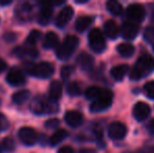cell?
Returning <instances> with one entry per match:
<instances>
[{"mask_svg": "<svg viewBox=\"0 0 154 153\" xmlns=\"http://www.w3.org/2000/svg\"><path fill=\"white\" fill-rule=\"evenodd\" d=\"M40 37H41V32L38 31V29H34V31H32L29 33V37L26 39L25 45L26 46H36L37 41L40 39Z\"/></svg>", "mask_w": 154, "mask_h": 153, "instance_id": "4316f807", "label": "cell"}, {"mask_svg": "<svg viewBox=\"0 0 154 153\" xmlns=\"http://www.w3.org/2000/svg\"><path fill=\"white\" fill-rule=\"evenodd\" d=\"M4 39H6L8 42H12V41H14L15 39H16V35L13 34V33H8V34L5 33V35H4Z\"/></svg>", "mask_w": 154, "mask_h": 153, "instance_id": "8d00e7d4", "label": "cell"}, {"mask_svg": "<svg viewBox=\"0 0 154 153\" xmlns=\"http://www.w3.org/2000/svg\"><path fill=\"white\" fill-rule=\"evenodd\" d=\"M112 99H113V94L110 90L104 89V92L100 98L94 100L90 105V110L92 112H99V111H103L110 107L112 104Z\"/></svg>", "mask_w": 154, "mask_h": 153, "instance_id": "5b68a950", "label": "cell"}, {"mask_svg": "<svg viewBox=\"0 0 154 153\" xmlns=\"http://www.w3.org/2000/svg\"><path fill=\"white\" fill-rule=\"evenodd\" d=\"M12 3V0H0V5H8Z\"/></svg>", "mask_w": 154, "mask_h": 153, "instance_id": "ab89813d", "label": "cell"}, {"mask_svg": "<svg viewBox=\"0 0 154 153\" xmlns=\"http://www.w3.org/2000/svg\"><path fill=\"white\" fill-rule=\"evenodd\" d=\"M59 44V37L55 32H47L43 40V46L45 48H55Z\"/></svg>", "mask_w": 154, "mask_h": 153, "instance_id": "d6986e66", "label": "cell"}, {"mask_svg": "<svg viewBox=\"0 0 154 153\" xmlns=\"http://www.w3.org/2000/svg\"><path fill=\"white\" fill-rule=\"evenodd\" d=\"M36 65H37V64L34 63V62H32V61L25 62V64H24V69H25V72H26L27 74L32 75V76H34L35 69H36Z\"/></svg>", "mask_w": 154, "mask_h": 153, "instance_id": "d6a6232c", "label": "cell"}, {"mask_svg": "<svg viewBox=\"0 0 154 153\" xmlns=\"http://www.w3.org/2000/svg\"><path fill=\"white\" fill-rule=\"evenodd\" d=\"M2 146H3L4 149H5L6 151H8V152H12L13 150L16 148V145H15L14 139H13L12 137H10V136L5 137V139L2 141Z\"/></svg>", "mask_w": 154, "mask_h": 153, "instance_id": "f1b7e54d", "label": "cell"}, {"mask_svg": "<svg viewBox=\"0 0 154 153\" xmlns=\"http://www.w3.org/2000/svg\"><path fill=\"white\" fill-rule=\"evenodd\" d=\"M104 31H105V34L111 39H116L119 36V26L116 24V22L114 20H107L104 24Z\"/></svg>", "mask_w": 154, "mask_h": 153, "instance_id": "ac0fdd59", "label": "cell"}, {"mask_svg": "<svg viewBox=\"0 0 154 153\" xmlns=\"http://www.w3.org/2000/svg\"><path fill=\"white\" fill-rule=\"evenodd\" d=\"M128 68H129V66L126 65V64L116 65L112 68L111 72H110V74H111V76L114 80H116V81H121V80H123L124 77L126 76V74H127V72H128Z\"/></svg>", "mask_w": 154, "mask_h": 153, "instance_id": "ffe728a7", "label": "cell"}, {"mask_svg": "<svg viewBox=\"0 0 154 153\" xmlns=\"http://www.w3.org/2000/svg\"><path fill=\"white\" fill-rule=\"evenodd\" d=\"M144 91L149 99H154V81H149L145 84Z\"/></svg>", "mask_w": 154, "mask_h": 153, "instance_id": "f546056e", "label": "cell"}, {"mask_svg": "<svg viewBox=\"0 0 154 153\" xmlns=\"http://www.w3.org/2000/svg\"><path fill=\"white\" fill-rule=\"evenodd\" d=\"M42 8H41L40 13H39L38 21L40 24L46 25L47 23L51 21V16H53V3H48V2H42Z\"/></svg>", "mask_w": 154, "mask_h": 153, "instance_id": "5bb4252c", "label": "cell"}, {"mask_svg": "<svg viewBox=\"0 0 154 153\" xmlns=\"http://www.w3.org/2000/svg\"><path fill=\"white\" fill-rule=\"evenodd\" d=\"M108 133L112 139H116V141L122 139L127 134V127L121 122H114L109 126Z\"/></svg>", "mask_w": 154, "mask_h": 153, "instance_id": "ba28073f", "label": "cell"}, {"mask_svg": "<svg viewBox=\"0 0 154 153\" xmlns=\"http://www.w3.org/2000/svg\"><path fill=\"white\" fill-rule=\"evenodd\" d=\"M125 153H128V152H125Z\"/></svg>", "mask_w": 154, "mask_h": 153, "instance_id": "b9f144b4", "label": "cell"}, {"mask_svg": "<svg viewBox=\"0 0 154 153\" xmlns=\"http://www.w3.org/2000/svg\"><path fill=\"white\" fill-rule=\"evenodd\" d=\"M29 96H31V92L27 89H23V90H19V91L15 92L12 96V100L15 104L21 105L24 102H26L29 99Z\"/></svg>", "mask_w": 154, "mask_h": 153, "instance_id": "44dd1931", "label": "cell"}, {"mask_svg": "<svg viewBox=\"0 0 154 153\" xmlns=\"http://www.w3.org/2000/svg\"><path fill=\"white\" fill-rule=\"evenodd\" d=\"M73 16V8L69 5H66L62 8L56 18V25L59 27H63L69 22Z\"/></svg>", "mask_w": 154, "mask_h": 153, "instance_id": "8fae6325", "label": "cell"}, {"mask_svg": "<svg viewBox=\"0 0 154 153\" xmlns=\"http://www.w3.org/2000/svg\"><path fill=\"white\" fill-rule=\"evenodd\" d=\"M54 72H55V67L53 64L49 62H41L36 65L34 76L41 78V79H47L53 76Z\"/></svg>", "mask_w": 154, "mask_h": 153, "instance_id": "52a82bcc", "label": "cell"}, {"mask_svg": "<svg viewBox=\"0 0 154 153\" xmlns=\"http://www.w3.org/2000/svg\"><path fill=\"white\" fill-rule=\"evenodd\" d=\"M104 89L97 87V86H90L85 90V96L89 100H97V98L102 96Z\"/></svg>", "mask_w": 154, "mask_h": 153, "instance_id": "d4e9b609", "label": "cell"}, {"mask_svg": "<svg viewBox=\"0 0 154 153\" xmlns=\"http://www.w3.org/2000/svg\"><path fill=\"white\" fill-rule=\"evenodd\" d=\"M79 45V39L73 35H69L64 39V41L58 46L56 50V55L59 59L65 60L68 59Z\"/></svg>", "mask_w": 154, "mask_h": 153, "instance_id": "7a4b0ae2", "label": "cell"}, {"mask_svg": "<svg viewBox=\"0 0 154 153\" xmlns=\"http://www.w3.org/2000/svg\"><path fill=\"white\" fill-rule=\"evenodd\" d=\"M6 67H8V64H6V62L4 61L3 59H1V58H0V74H1V72H3L4 70L6 69Z\"/></svg>", "mask_w": 154, "mask_h": 153, "instance_id": "74e56055", "label": "cell"}, {"mask_svg": "<svg viewBox=\"0 0 154 153\" xmlns=\"http://www.w3.org/2000/svg\"><path fill=\"white\" fill-rule=\"evenodd\" d=\"M121 32H122V36L124 38L131 40L137 36L138 32H140V26L133 22H124L121 27Z\"/></svg>", "mask_w": 154, "mask_h": 153, "instance_id": "7c38bea8", "label": "cell"}, {"mask_svg": "<svg viewBox=\"0 0 154 153\" xmlns=\"http://www.w3.org/2000/svg\"><path fill=\"white\" fill-rule=\"evenodd\" d=\"M18 136L20 141L26 146H32L38 141V133L32 127H22L19 129Z\"/></svg>", "mask_w": 154, "mask_h": 153, "instance_id": "8992f818", "label": "cell"}, {"mask_svg": "<svg viewBox=\"0 0 154 153\" xmlns=\"http://www.w3.org/2000/svg\"><path fill=\"white\" fill-rule=\"evenodd\" d=\"M67 136V131L65 129H58L57 131H55L53 135L49 139V144L51 146H56L58 144H60L64 139H66Z\"/></svg>", "mask_w": 154, "mask_h": 153, "instance_id": "603a6c76", "label": "cell"}, {"mask_svg": "<svg viewBox=\"0 0 154 153\" xmlns=\"http://www.w3.org/2000/svg\"><path fill=\"white\" fill-rule=\"evenodd\" d=\"M154 70V58L149 54L142 55L136 61L134 67L130 72L132 80H140L150 75Z\"/></svg>", "mask_w": 154, "mask_h": 153, "instance_id": "6da1fadb", "label": "cell"}, {"mask_svg": "<svg viewBox=\"0 0 154 153\" xmlns=\"http://www.w3.org/2000/svg\"><path fill=\"white\" fill-rule=\"evenodd\" d=\"M64 120L70 127H79L83 123V115L78 110H68L64 115Z\"/></svg>", "mask_w": 154, "mask_h": 153, "instance_id": "4fadbf2b", "label": "cell"}, {"mask_svg": "<svg viewBox=\"0 0 154 153\" xmlns=\"http://www.w3.org/2000/svg\"><path fill=\"white\" fill-rule=\"evenodd\" d=\"M77 63L83 70H89L93 66V58L87 53H81L77 58Z\"/></svg>", "mask_w": 154, "mask_h": 153, "instance_id": "e0dca14e", "label": "cell"}, {"mask_svg": "<svg viewBox=\"0 0 154 153\" xmlns=\"http://www.w3.org/2000/svg\"><path fill=\"white\" fill-rule=\"evenodd\" d=\"M106 6H107V10L113 15H120V14H122V12H123L122 4L119 1H116V0H110V1H108Z\"/></svg>", "mask_w": 154, "mask_h": 153, "instance_id": "484cf974", "label": "cell"}, {"mask_svg": "<svg viewBox=\"0 0 154 153\" xmlns=\"http://www.w3.org/2000/svg\"><path fill=\"white\" fill-rule=\"evenodd\" d=\"M6 82L12 86H19L25 82V77L19 69H12L6 76Z\"/></svg>", "mask_w": 154, "mask_h": 153, "instance_id": "9a60e30c", "label": "cell"}, {"mask_svg": "<svg viewBox=\"0 0 154 153\" xmlns=\"http://www.w3.org/2000/svg\"><path fill=\"white\" fill-rule=\"evenodd\" d=\"M8 127V122L2 113H0V130H5Z\"/></svg>", "mask_w": 154, "mask_h": 153, "instance_id": "e575fe53", "label": "cell"}, {"mask_svg": "<svg viewBox=\"0 0 154 153\" xmlns=\"http://www.w3.org/2000/svg\"><path fill=\"white\" fill-rule=\"evenodd\" d=\"M55 101L51 99L46 100L44 96H37L31 105L32 110L37 115H44V113H54L58 111V106L55 104Z\"/></svg>", "mask_w": 154, "mask_h": 153, "instance_id": "3957f363", "label": "cell"}, {"mask_svg": "<svg viewBox=\"0 0 154 153\" xmlns=\"http://www.w3.org/2000/svg\"><path fill=\"white\" fill-rule=\"evenodd\" d=\"M59 120H57V118H51V120L45 122V127L46 128H56L59 125Z\"/></svg>", "mask_w": 154, "mask_h": 153, "instance_id": "836d02e7", "label": "cell"}, {"mask_svg": "<svg viewBox=\"0 0 154 153\" xmlns=\"http://www.w3.org/2000/svg\"><path fill=\"white\" fill-rule=\"evenodd\" d=\"M144 38L146 39L148 42H152L154 40V26H148L145 29Z\"/></svg>", "mask_w": 154, "mask_h": 153, "instance_id": "1f68e13d", "label": "cell"}, {"mask_svg": "<svg viewBox=\"0 0 154 153\" xmlns=\"http://www.w3.org/2000/svg\"><path fill=\"white\" fill-rule=\"evenodd\" d=\"M73 70H75V68H73V66H71V65H64V66H62V68H61V76H62V78H64V79H67V78H68L71 74H72Z\"/></svg>", "mask_w": 154, "mask_h": 153, "instance_id": "4dcf8cb0", "label": "cell"}, {"mask_svg": "<svg viewBox=\"0 0 154 153\" xmlns=\"http://www.w3.org/2000/svg\"><path fill=\"white\" fill-rule=\"evenodd\" d=\"M127 15L131 20L135 22H142L145 18V10L140 4L132 3L128 6Z\"/></svg>", "mask_w": 154, "mask_h": 153, "instance_id": "9c48e42d", "label": "cell"}, {"mask_svg": "<svg viewBox=\"0 0 154 153\" xmlns=\"http://www.w3.org/2000/svg\"><path fill=\"white\" fill-rule=\"evenodd\" d=\"M118 51L121 56L123 57H131L132 55L134 54L135 49H134V46L130 43H122L118 46Z\"/></svg>", "mask_w": 154, "mask_h": 153, "instance_id": "cb8c5ba5", "label": "cell"}, {"mask_svg": "<svg viewBox=\"0 0 154 153\" xmlns=\"http://www.w3.org/2000/svg\"><path fill=\"white\" fill-rule=\"evenodd\" d=\"M88 41L89 46L95 53H101L105 49L106 42L104 35L100 29H93L88 34Z\"/></svg>", "mask_w": 154, "mask_h": 153, "instance_id": "277c9868", "label": "cell"}, {"mask_svg": "<svg viewBox=\"0 0 154 153\" xmlns=\"http://www.w3.org/2000/svg\"><path fill=\"white\" fill-rule=\"evenodd\" d=\"M151 108L147 103L137 102L133 107V116L137 121H144L150 115Z\"/></svg>", "mask_w": 154, "mask_h": 153, "instance_id": "30bf717a", "label": "cell"}, {"mask_svg": "<svg viewBox=\"0 0 154 153\" xmlns=\"http://www.w3.org/2000/svg\"><path fill=\"white\" fill-rule=\"evenodd\" d=\"M67 91L70 96H79L81 93V86L78 82H71L67 86Z\"/></svg>", "mask_w": 154, "mask_h": 153, "instance_id": "83f0119b", "label": "cell"}, {"mask_svg": "<svg viewBox=\"0 0 154 153\" xmlns=\"http://www.w3.org/2000/svg\"><path fill=\"white\" fill-rule=\"evenodd\" d=\"M62 91H63V87L62 84L60 81H53L51 83V86H49V90H48V96L49 99L51 101H58L62 96Z\"/></svg>", "mask_w": 154, "mask_h": 153, "instance_id": "2e32d148", "label": "cell"}, {"mask_svg": "<svg viewBox=\"0 0 154 153\" xmlns=\"http://www.w3.org/2000/svg\"><path fill=\"white\" fill-rule=\"evenodd\" d=\"M149 128H150V130L152 131V132H154V120L151 121L150 125H149Z\"/></svg>", "mask_w": 154, "mask_h": 153, "instance_id": "60d3db41", "label": "cell"}, {"mask_svg": "<svg viewBox=\"0 0 154 153\" xmlns=\"http://www.w3.org/2000/svg\"><path fill=\"white\" fill-rule=\"evenodd\" d=\"M58 153H75L73 148H71L70 146H63L58 150Z\"/></svg>", "mask_w": 154, "mask_h": 153, "instance_id": "d590c367", "label": "cell"}, {"mask_svg": "<svg viewBox=\"0 0 154 153\" xmlns=\"http://www.w3.org/2000/svg\"><path fill=\"white\" fill-rule=\"evenodd\" d=\"M80 153H95V151L93 149H90V148H82L80 150Z\"/></svg>", "mask_w": 154, "mask_h": 153, "instance_id": "f35d334b", "label": "cell"}, {"mask_svg": "<svg viewBox=\"0 0 154 153\" xmlns=\"http://www.w3.org/2000/svg\"><path fill=\"white\" fill-rule=\"evenodd\" d=\"M92 18L89 16H82L79 17L75 21V29L78 32H84L86 29L89 27V25L92 23Z\"/></svg>", "mask_w": 154, "mask_h": 153, "instance_id": "7402d4cb", "label": "cell"}]
</instances>
